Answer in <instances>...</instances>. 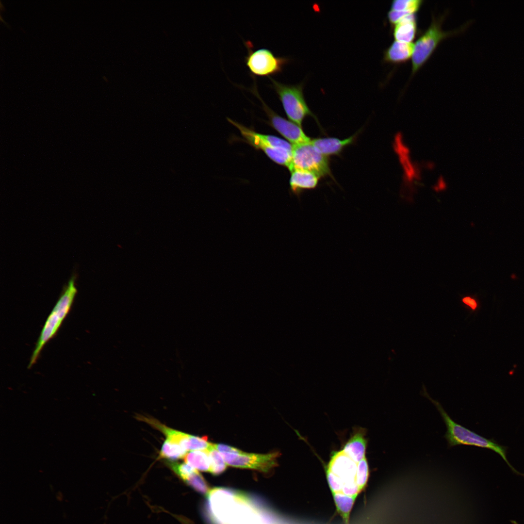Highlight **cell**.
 Returning <instances> with one entry per match:
<instances>
[{
    "label": "cell",
    "mask_w": 524,
    "mask_h": 524,
    "mask_svg": "<svg viewBox=\"0 0 524 524\" xmlns=\"http://www.w3.org/2000/svg\"><path fill=\"white\" fill-rule=\"evenodd\" d=\"M366 431L355 428L341 448L332 451L324 470L336 511L343 524H351V514L358 496L365 491L370 469L366 452Z\"/></svg>",
    "instance_id": "1"
},
{
    "label": "cell",
    "mask_w": 524,
    "mask_h": 524,
    "mask_svg": "<svg viewBox=\"0 0 524 524\" xmlns=\"http://www.w3.org/2000/svg\"><path fill=\"white\" fill-rule=\"evenodd\" d=\"M424 394L436 407L444 421L447 427L444 437L447 441L448 446L453 447L462 444L490 449L499 454L509 467L514 472L518 473L507 459L506 447L498 444L492 440L487 439L456 423L450 418L439 402L430 397L426 393Z\"/></svg>",
    "instance_id": "2"
},
{
    "label": "cell",
    "mask_w": 524,
    "mask_h": 524,
    "mask_svg": "<svg viewBox=\"0 0 524 524\" xmlns=\"http://www.w3.org/2000/svg\"><path fill=\"white\" fill-rule=\"evenodd\" d=\"M228 121L237 128L244 139L253 147L262 150L276 164L289 167L292 160L293 146L278 137L258 133L230 118Z\"/></svg>",
    "instance_id": "3"
},
{
    "label": "cell",
    "mask_w": 524,
    "mask_h": 524,
    "mask_svg": "<svg viewBox=\"0 0 524 524\" xmlns=\"http://www.w3.org/2000/svg\"><path fill=\"white\" fill-rule=\"evenodd\" d=\"M77 293L75 277L73 276L68 281L62 294L45 322L31 356L29 368L32 367L35 363L45 344L57 332L62 322L69 312Z\"/></svg>",
    "instance_id": "4"
},
{
    "label": "cell",
    "mask_w": 524,
    "mask_h": 524,
    "mask_svg": "<svg viewBox=\"0 0 524 524\" xmlns=\"http://www.w3.org/2000/svg\"><path fill=\"white\" fill-rule=\"evenodd\" d=\"M272 87L280 100L285 114L290 121L302 127V122L308 116L316 119L304 98L303 84H286L269 77Z\"/></svg>",
    "instance_id": "5"
},
{
    "label": "cell",
    "mask_w": 524,
    "mask_h": 524,
    "mask_svg": "<svg viewBox=\"0 0 524 524\" xmlns=\"http://www.w3.org/2000/svg\"><path fill=\"white\" fill-rule=\"evenodd\" d=\"M288 168L290 172L294 170L309 171L320 178L331 176L328 157L321 153L311 142L293 146L292 160Z\"/></svg>",
    "instance_id": "6"
},
{
    "label": "cell",
    "mask_w": 524,
    "mask_h": 524,
    "mask_svg": "<svg viewBox=\"0 0 524 524\" xmlns=\"http://www.w3.org/2000/svg\"><path fill=\"white\" fill-rule=\"evenodd\" d=\"M442 19H433L428 28L416 41L412 56V74H414L430 58L439 44L455 32L442 30Z\"/></svg>",
    "instance_id": "7"
},
{
    "label": "cell",
    "mask_w": 524,
    "mask_h": 524,
    "mask_svg": "<svg viewBox=\"0 0 524 524\" xmlns=\"http://www.w3.org/2000/svg\"><path fill=\"white\" fill-rule=\"evenodd\" d=\"M245 44L247 49L245 63L253 77H270L280 73L284 66L290 61L287 57L275 56L267 49L254 50L253 44L250 41H246Z\"/></svg>",
    "instance_id": "8"
},
{
    "label": "cell",
    "mask_w": 524,
    "mask_h": 524,
    "mask_svg": "<svg viewBox=\"0 0 524 524\" xmlns=\"http://www.w3.org/2000/svg\"><path fill=\"white\" fill-rule=\"evenodd\" d=\"M226 463L229 466L258 470L268 473L277 465L278 452L266 454L247 453H220Z\"/></svg>",
    "instance_id": "9"
},
{
    "label": "cell",
    "mask_w": 524,
    "mask_h": 524,
    "mask_svg": "<svg viewBox=\"0 0 524 524\" xmlns=\"http://www.w3.org/2000/svg\"><path fill=\"white\" fill-rule=\"evenodd\" d=\"M255 82L250 90L262 103L272 126L293 146L310 143L311 139L305 134L301 127L279 116L267 106L260 97Z\"/></svg>",
    "instance_id": "10"
},
{
    "label": "cell",
    "mask_w": 524,
    "mask_h": 524,
    "mask_svg": "<svg viewBox=\"0 0 524 524\" xmlns=\"http://www.w3.org/2000/svg\"><path fill=\"white\" fill-rule=\"evenodd\" d=\"M358 133L344 139L335 137L311 139V144L323 155L329 156L340 155L344 148L355 141Z\"/></svg>",
    "instance_id": "11"
},
{
    "label": "cell",
    "mask_w": 524,
    "mask_h": 524,
    "mask_svg": "<svg viewBox=\"0 0 524 524\" xmlns=\"http://www.w3.org/2000/svg\"><path fill=\"white\" fill-rule=\"evenodd\" d=\"M393 147L398 156L406 180L412 181L417 178L418 172L411 159L409 150L404 143L401 133H397L395 135Z\"/></svg>",
    "instance_id": "12"
},
{
    "label": "cell",
    "mask_w": 524,
    "mask_h": 524,
    "mask_svg": "<svg viewBox=\"0 0 524 524\" xmlns=\"http://www.w3.org/2000/svg\"><path fill=\"white\" fill-rule=\"evenodd\" d=\"M290 172V188L298 196L305 190L315 188L318 184L320 177L313 173L302 170H294Z\"/></svg>",
    "instance_id": "13"
},
{
    "label": "cell",
    "mask_w": 524,
    "mask_h": 524,
    "mask_svg": "<svg viewBox=\"0 0 524 524\" xmlns=\"http://www.w3.org/2000/svg\"><path fill=\"white\" fill-rule=\"evenodd\" d=\"M394 26L393 36L395 41L412 43L417 32L416 14L404 17Z\"/></svg>",
    "instance_id": "14"
},
{
    "label": "cell",
    "mask_w": 524,
    "mask_h": 524,
    "mask_svg": "<svg viewBox=\"0 0 524 524\" xmlns=\"http://www.w3.org/2000/svg\"><path fill=\"white\" fill-rule=\"evenodd\" d=\"M414 45L413 43L394 41L384 51L383 59L385 62L400 64L407 62L412 56Z\"/></svg>",
    "instance_id": "15"
},
{
    "label": "cell",
    "mask_w": 524,
    "mask_h": 524,
    "mask_svg": "<svg viewBox=\"0 0 524 524\" xmlns=\"http://www.w3.org/2000/svg\"><path fill=\"white\" fill-rule=\"evenodd\" d=\"M143 419L162 432L167 440L180 445L186 451H189L191 435L169 428L153 419L143 418Z\"/></svg>",
    "instance_id": "16"
},
{
    "label": "cell",
    "mask_w": 524,
    "mask_h": 524,
    "mask_svg": "<svg viewBox=\"0 0 524 524\" xmlns=\"http://www.w3.org/2000/svg\"><path fill=\"white\" fill-rule=\"evenodd\" d=\"M184 458L185 462L196 469L210 472L211 465L207 451H192L186 454Z\"/></svg>",
    "instance_id": "17"
},
{
    "label": "cell",
    "mask_w": 524,
    "mask_h": 524,
    "mask_svg": "<svg viewBox=\"0 0 524 524\" xmlns=\"http://www.w3.org/2000/svg\"><path fill=\"white\" fill-rule=\"evenodd\" d=\"M186 452L180 445L166 439L160 452L159 457L160 458L176 460L184 458Z\"/></svg>",
    "instance_id": "18"
},
{
    "label": "cell",
    "mask_w": 524,
    "mask_h": 524,
    "mask_svg": "<svg viewBox=\"0 0 524 524\" xmlns=\"http://www.w3.org/2000/svg\"><path fill=\"white\" fill-rule=\"evenodd\" d=\"M423 3L421 0H394L392 2L391 9L414 14L419 11Z\"/></svg>",
    "instance_id": "19"
},
{
    "label": "cell",
    "mask_w": 524,
    "mask_h": 524,
    "mask_svg": "<svg viewBox=\"0 0 524 524\" xmlns=\"http://www.w3.org/2000/svg\"><path fill=\"white\" fill-rule=\"evenodd\" d=\"M207 451L211 465L210 472L214 475H218L224 472L227 468V464L220 452L216 449L214 446Z\"/></svg>",
    "instance_id": "20"
},
{
    "label": "cell",
    "mask_w": 524,
    "mask_h": 524,
    "mask_svg": "<svg viewBox=\"0 0 524 524\" xmlns=\"http://www.w3.org/2000/svg\"><path fill=\"white\" fill-rule=\"evenodd\" d=\"M185 482L200 493L208 494L210 491L205 479L197 470L191 475Z\"/></svg>",
    "instance_id": "21"
},
{
    "label": "cell",
    "mask_w": 524,
    "mask_h": 524,
    "mask_svg": "<svg viewBox=\"0 0 524 524\" xmlns=\"http://www.w3.org/2000/svg\"><path fill=\"white\" fill-rule=\"evenodd\" d=\"M168 465L172 471L184 482L194 473L197 471L195 468L186 462H169Z\"/></svg>",
    "instance_id": "22"
},
{
    "label": "cell",
    "mask_w": 524,
    "mask_h": 524,
    "mask_svg": "<svg viewBox=\"0 0 524 524\" xmlns=\"http://www.w3.org/2000/svg\"><path fill=\"white\" fill-rule=\"evenodd\" d=\"M214 447L220 453H240L242 452L236 448L223 444H214Z\"/></svg>",
    "instance_id": "23"
},
{
    "label": "cell",
    "mask_w": 524,
    "mask_h": 524,
    "mask_svg": "<svg viewBox=\"0 0 524 524\" xmlns=\"http://www.w3.org/2000/svg\"><path fill=\"white\" fill-rule=\"evenodd\" d=\"M462 301L465 304L471 307L473 309H475L476 307V303L475 300L469 297L464 298Z\"/></svg>",
    "instance_id": "24"
}]
</instances>
